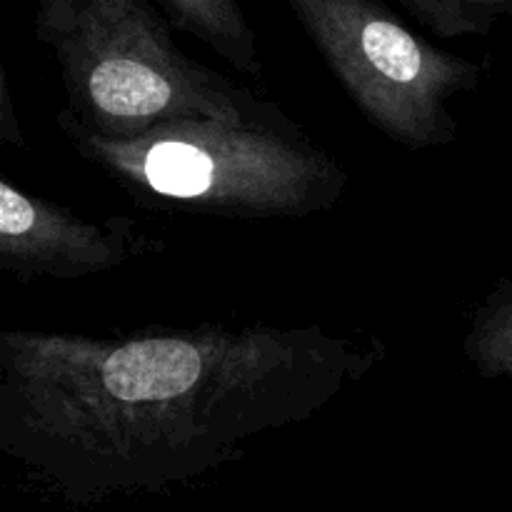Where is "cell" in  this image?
Here are the masks:
<instances>
[{
	"mask_svg": "<svg viewBox=\"0 0 512 512\" xmlns=\"http://www.w3.org/2000/svg\"><path fill=\"white\" fill-rule=\"evenodd\" d=\"M358 113L390 143L443 148L458 138L450 103L483 83V68L435 48L383 0H285Z\"/></svg>",
	"mask_w": 512,
	"mask_h": 512,
	"instance_id": "obj_4",
	"label": "cell"
},
{
	"mask_svg": "<svg viewBox=\"0 0 512 512\" xmlns=\"http://www.w3.org/2000/svg\"><path fill=\"white\" fill-rule=\"evenodd\" d=\"M33 30L58 65L68 113L130 140L170 120L273 118L278 105L180 50L153 0H35Z\"/></svg>",
	"mask_w": 512,
	"mask_h": 512,
	"instance_id": "obj_3",
	"label": "cell"
},
{
	"mask_svg": "<svg viewBox=\"0 0 512 512\" xmlns=\"http://www.w3.org/2000/svg\"><path fill=\"white\" fill-rule=\"evenodd\" d=\"M80 158L135 203L228 220H303L343 203L348 170L280 110L230 123L183 118L130 140L85 130L68 108L55 115Z\"/></svg>",
	"mask_w": 512,
	"mask_h": 512,
	"instance_id": "obj_2",
	"label": "cell"
},
{
	"mask_svg": "<svg viewBox=\"0 0 512 512\" xmlns=\"http://www.w3.org/2000/svg\"><path fill=\"white\" fill-rule=\"evenodd\" d=\"M385 358L323 325L0 333V450L73 505L163 493L315 418Z\"/></svg>",
	"mask_w": 512,
	"mask_h": 512,
	"instance_id": "obj_1",
	"label": "cell"
},
{
	"mask_svg": "<svg viewBox=\"0 0 512 512\" xmlns=\"http://www.w3.org/2000/svg\"><path fill=\"white\" fill-rule=\"evenodd\" d=\"M0 138L5 145H15V148H25V135L20 130L18 118L13 110V95H10L8 73L5 68L0 70Z\"/></svg>",
	"mask_w": 512,
	"mask_h": 512,
	"instance_id": "obj_9",
	"label": "cell"
},
{
	"mask_svg": "<svg viewBox=\"0 0 512 512\" xmlns=\"http://www.w3.org/2000/svg\"><path fill=\"white\" fill-rule=\"evenodd\" d=\"M175 30L193 35L248 78H263L258 38L240 0H153Z\"/></svg>",
	"mask_w": 512,
	"mask_h": 512,
	"instance_id": "obj_6",
	"label": "cell"
},
{
	"mask_svg": "<svg viewBox=\"0 0 512 512\" xmlns=\"http://www.w3.org/2000/svg\"><path fill=\"white\" fill-rule=\"evenodd\" d=\"M463 353L483 378L508 383L512 405V278H500L473 310Z\"/></svg>",
	"mask_w": 512,
	"mask_h": 512,
	"instance_id": "obj_7",
	"label": "cell"
},
{
	"mask_svg": "<svg viewBox=\"0 0 512 512\" xmlns=\"http://www.w3.org/2000/svg\"><path fill=\"white\" fill-rule=\"evenodd\" d=\"M415 23L438 38L455 40L490 35L495 25L512 15V0H395Z\"/></svg>",
	"mask_w": 512,
	"mask_h": 512,
	"instance_id": "obj_8",
	"label": "cell"
},
{
	"mask_svg": "<svg viewBox=\"0 0 512 512\" xmlns=\"http://www.w3.org/2000/svg\"><path fill=\"white\" fill-rule=\"evenodd\" d=\"M0 178V270L13 280L95 278L165 250L133 218L93 223Z\"/></svg>",
	"mask_w": 512,
	"mask_h": 512,
	"instance_id": "obj_5",
	"label": "cell"
}]
</instances>
